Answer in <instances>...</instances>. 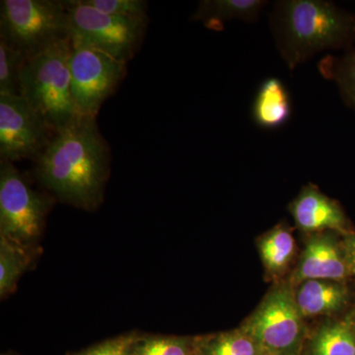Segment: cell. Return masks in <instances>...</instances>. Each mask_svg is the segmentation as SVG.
Masks as SVG:
<instances>
[{
    "instance_id": "cell-1",
    "label": "cell",
    "mask_w": 355,
    "mask_h": 355,
    "mask_svg": "<svg viewBox=\"0 0 355 355\" xmlns=\"http://www.w3.org/2000/svg\"><path fill=\"white\" fill-rule=\"evenodd\" d=\"M111 153L95 116H80L53 133L35 162V176L55 197L84 209L101 202Z\"/></svg>"
},
{
    "instance_id": "cell-2",
    "label": "cell",
    "mask_w": 355,
    "mask_h": 355,
    "mask_svg": "<svg viewBox=\"0 0 355 355\" xmlns=\"http://www.w3.org/2000/svg\"><path fill=\"white\" fill-rule=\"evenodd\" d=\"M275 44L293 70L324 51L347 48L355 40V15L324 0L277 1L270 16Z\"/></svg>"
},
{
    "instance_id": "cell-3",
    "label": "cell",
    "mask_w": 355,
    "mask_h": 355,
    "mask_svg": "<svg viewBox=\"0 0 355 355\" xmlns=\"http://www.w3.org/2000/svg\"><path fill=\"white\" fill-rule=\"evenodd\" d=\"M71 42L60 40L26 58L20 73V95L57 133L78 118L71 94Z\"/></svg>"
},
{
    "instance_id": "cell-4",
    "label": "cell",
    "mask_w": 355,
    "mask_h": 355,
    "mask_svg": "<svg viewBox=\"0 0 355 355\" xmlns=\"http://www.w3.org/2000/svg\"><path fill=\"white\" fill-rule=\"evenodd\" d=\"M69 37V14L58 0H2L0 39L24 53L35 55Z\"/></svg>"
},
{
    "instance_id": "cell-5",
    "label": "cell",
    "mask_w": 355,
    "mask_h": 355,
    "mask_svg": "<svg viewBox=\"0 0 355 355\" xmlns=\"http://www.w3.org/2000/svg\"><path fill=\"white\" fill-rule=\"evenodd\" d=\"M69 14L70 42L107 53L128 62L139 51L146 30L147 18L110 15L83 3L64 0Z\"/></svg>"
},
{
    "instance_id": "cell-6",
    "label": "cell",
    "mask_w": 355,
    "mask_h": 355,
    "mask_svg": "<svg viewBox=\"0 0 355 355\" xmlns=\"http://www.w3.org/2000/svg\"><path fill=\"white\" fill-rule=\"evenodd\" d=\"M303 319L294 291L286 284H279L266 294L241 328L266 355H299L304 338Z\"/></svg>"
},
{
    "instance_id": "cell-7",
    "label": "cell",
    "mask_w": 355,
    "mask_h": 355,
    "mask_svg": "<svg viewBox=\"0 0 355 355\" xmlns=\"http://www.w3.org/2000/svg\"><path fill=\"white\" fill-rule=\"evenodd\" d=\"M48 200L33 190L13 163H0V236L20 246L43 231Z\"/></svg>"
},
{
    "instance_id": "cell-8",
    "label": "cell",
    "mask_w": 355,
    "mask_h": 355,
    "mask_svg": "<svg viewBox=\"0 0 355 355\" xmlns=\"http://www.w3.org/2000/svg\"><path fill=\"white\" fill-rule=\"evenodd\" d=\"M71 94L79 116H95L113 94L127 71V62L107 53L71 44L69 57Z\"/></svg>"
},
{
    "instance_id": "cell-9",
    "label": "cell",
    "mask_w": 355,
    "mask_h": 355,
    "mask_svg": "<svg viewBox=\"0 0 355 355\" xmlns=\"http://www.w3.org/2000/svg\"><path fill=\"white\" fill-rule=\"evenodd\" d=\"M42 116L21 95H0V158L36 160L53 137Z\"/></svg>"
},
{
    "instance_id": "cell-10",
    "label": "cell",
    "mask_w": 355,
    "mask_h": 355,
    "mask_svg": "<svg viewBox=\"0 0 355 355\" xmlns=\"http://www.w3.org/2000/svg\"><path fill=\"white\" fill-rule=\"evenodd\" d=\"M349 270L342 246L331 235L313 236L301 254L294 282L301 284L308 279L340 282L349 277Z\"/></svg>"
},
{
    "instance_id": "cell-11",
    "label": "cell",
    "mask_w": 355,
    "mask_h": 355,
    "mask_svg": "<svg viewBox=\"0 0 355 355\" xmlns=\"http://www.w3.org/2000/svg\"><path fill=\"white\" fill-rule=\"evenodd\" d=\"M292 216L304 231L343 230L345 216L338 203L315 187H305L291 205Z\"/></svg>"
},
{
    "instance_id": "cell-12",
    "label": "cell",
    "mask_w": 355,
    "mask_h": 355,
    "mask_svg": "<svg viewBox=\"0 0 355 355\" xmlns=\"http://www.w3.org/2000/svg\"><path fill=\"white\" fill-rule=\"evenodd\" d=\"M294 297L303 318L322 316L345 304L347 289L335 280L308 279L299 284Z\"/></svg>"
},
{
    "instance_id": "cell-13",
    "label": "cell",
    "mask_w": 355,
    "mask_h": 355,
    "mask_svg": "<svg viewBox=\"0 0 355 355\" xmlns=\"http://www.w3.org/2000/svg\"><path fill=\"white\" fill-rule=\"evenodd\" d=\"M252 116L259 127L268 130L286 125L291 116V99L282 80L270 77L261 84L254 97Z\"/></svg>"
},
{
    "instance_id": "cell-14",
    "label": "cell",
    "mask_w": 355,
    "mask_h": 355,
    "mask_svg": "<svg viewBox=\"0 0 355 355\" xmlns=\"http://www.w3.org/2000/svg\"><path fill=\"white\" fill-rule=\"evenodd\" d=\"M266 3L263 0H202L191 19L202 23L207 29L220 31L229 21L258 20Z\"/></svg>"
},
{
    "instance_id": "cell-15",
    "label": "cell",
    "mask_w": 355,
    "mask_h": 355,
    "mask_svg": "<svg viewBox=\"0 0 355 355\" xmlns=\"http://www.w3.org/2000/svg\"><path fill=\"white\" fill-rule=\"evenodd\" d=\"M196 355H266L259 343L242 328L198 340Z\"/></svg>"
},
{
    "instance_id": "cell-16",
    "label": "cell",
    "mask_w": 355,
    "mask_h": 355,
    "mask_svg": "<svg viewBox=\"0 0 355 355\" xmlns=\"http://www.w3.org/2000/svg\"><path fill=\"white\" fill-rule=\"evenodd\" d=\"M312 355H355V329L349 320L320 328L312 342Z\"/></svg>"
},
{
    "instance_id": "cell-17",
    "label": "cell",
    "mask_w": 355,
    "mask_h": 355,
    "mask_svg": "<svg viewBox=\"0 0 355 355\" xmlns=\"http://www.w3.org/2000/svg\"><path fill=\"white\" fill-rule=\"evenodd\" d=\"M318 67L322 76L336 84L343 100L355 111V49L342 57L327 55Z\"/></svg>"
},
{
    "instance_id": "cell-18",
    "label": "cell",
    "mask_w": 355,
    "mask_h": 355,
    "mask_svg": "<svg viewBox=\"0 0 355 355\" xmlns=\"http://www.w3.org/2000/svg\"><path fill=\"white\" fill-rule=\"evenodd\" d=\"M295 242L291 231L284 226H277L266 233L260 242V252L263 265L270 272L284 270L293 257Z\"/></svg>"
},
{
    "instance_id": "cell-19",
    "label": "cell",
    "mask_w": 355,
    "mask_h": 355,
    "mask_svg": "<svg viewBox=\"0 0 355 355\" xmlns=\"http://www.w3.org/2000/svg\"><path fill=\"white\" fill-rule=\"evenodd\" d=\"M20 245L0 236V295L15 286L28 265V258Z\"/></svg>"
},
{
    "instance_id": "cell-20",
    "label": "cell",
    "mask_w": 355,
    "mask_h": 355,
    "mask_svg": "<svg viewBox=\"0 0 355 355\" xmlns=\"http://www.w3.org/2000/svg\"><path fill=\"white\" fill-rule=\"evenodd\" d=\"M26 55L0 39V95H20V73Z\"/></svg>"
},
{
    "instance_id": "cell-21",
    "label": "cell",
    "mask_w": 355,
    "mask_h": 355,
    "mask_svg": "<svg viewBox=\"0 0 355 355\" xmlns=\"http://www.w3.org/2000/svg\"><path fill=\"white\" fill-rule=\"evenodd\" d=\"M130 355H191L189 340L177 336L137 338Z\"/></svg>"
},
{
    "instance_id": "cell-22",
    "label": "cell",
    "mask_w": 355,
    "mask_h": 355,
    "mask_svg": "<svg viewBox=\"0 0 355 355\" xmlns=\"http://www.w3.org/2000/svg\"><path fill=\"white\" fill-rule=\"evenodd\" d=\"M83 3L110 15L128 18H147L144 0H81Z\"/></svg>"
},
{
    "instance_id": "cell-23",
    "label": "cell",
    "mask_w": 355,
    "mask_h": 355,
    "mask_svg": "<svg viewBox=\"0 0 355 355\" xmlns=\"http://www.w3.org/2000/svg\"><path fill=\"white\" fill-rule=\"evenodd\" d=\"M137 336H121L93 345L76 355H130Z\"/></svg>"
},
{
    "instance_id": "cell-24",
    "label": "cell",
    "mask_w": 355,
    "mask_h": 355,
    "mask_svg": "<svg viewBox=\"0 0 355 355\" xmlns=\"http://www.w3.org/2000/svg\"><path fill=\"white\" fill-rule=\"evenodd\" d=\"M340 246L347 261L349 275L355 277V233L345 236Z\"/></svg>"
},
{
    "instance_id": "cell-25",
    "label": "cell",
    "mask_w": 355,
    "mask_h": 355,
    "mask_svg": "<svg viewBox=\"0 0 355 355\" xmlns=\"http://www.w3.org/2000/svg\"><path fill=\"white\" fill-rule=\"evenodd\" d=\"M3 355H7V354H3Z\"/></svg>"
}]
</instances>
